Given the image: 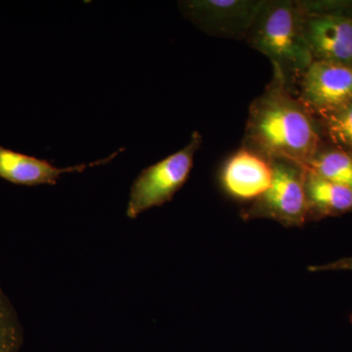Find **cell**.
Here are the masks:
<instances>
[{
	"label": "cell",
	"mask_w": 352,
	"mask_h": 352,
	"mask_svg": "<svg viewBox=\"0 0 352 352\" xmlns=\"http://www.w3.org/2000/svg\"><path fill=\"white\" fill-rule=\"evenodd\" d=\"M323 144L317 118L273 74L250 106L243 146L270 161L289 160L305 166Z\"/></svg>",
	"instance_id": "6da1fadb"
},
{
	"label": "cell",
	"mask_w": 352,
	"mask_h": 352,
	"mask_svg": "<svg viewBox=\"0 0 352 352\" xmlns=\"http://www.w3.org/2000/svg\"><path fill=\"white\" fill-rule=\"evenodd\" d=\"M270 188L242 212L243 219L274 220L286 227L305 226L308 219L305 177L302 164L289 160H272Z\"/></svg>",
	"instance_id": "5b68a950"
},
{
	"label": "cell",
	"mask_w": 352,
	"mask_h": 352,
	"mask_svg": "<svg viewBox=\"0 0 352 352\" xmlns=\"http://www.w3.org/2000/svg\"><path fill=\"white\" fill-rule=\"evenodd\" d=\"M296 96L315 117L352 102V66L314 61L296 82Z\"/></svg>",
	"instance_id": "52a82bcc"
},
{
	"label": "cell",
	"mask_w": 352,
	"mask_h": 352,
	"mask_svg": "<svg viewBox=\"0 0 352 352\" xmlns=\"http://www.w3.org/2000/svg\"><path fill=\"white\" fill-rule=\"evenodd\" d=\"M263 0H187L178 3L187 20L215 38L245 41Z\"/></svg>",
	"instance_id": "8992f818"
},
{
	"label": "cell",
	"mask_w": 352,
	"mask_h": 352,
	"mask_svg": "<svg viewBox=\"0 0 352 352\" xmlns=\"http://www.w3.org/2000/svg\"><path fill=\"white\" fill-rule=\"evenodd\" d=\"M305 192L309 221L352 212L351 188L329 182L308 170L305 177Z\"/></svg>",
	"instance_id": "30bf717a"
},
{
	"label": "cell",
	"mask_w": 352,
	"mask_h": 352,
	"mask_svg": "<svg viewBox=\"0 0 352 352\" xmlns=\"http://www.w3.org/2000/svg\"><path fill=\"white\" fill-rule=\"evenodd\" d=\"M24 332L12 303L0 288V352H20Z\"/></svg>",
	"instance_id": "4fadbf2b"
},
{
	"label": "cell",
	"mask_w": 352,
	"mask_h": 352,
	"mask_svg": "<svg viewBox=\"0 0 352 352\" xmlns=\"http://www.w3.org/2000/svg\"><path fill=\"white\" fill-rule=\"evenodd\" d=\"M203 144V136L194 131L188 144L157 163L144 168L132 182L126 217L134 219L146 210L173 200L188 180L194 157Z\"/></svg>",
	"instance_id": "277c9868"
},
{
	"label": "cell",
	"mask_w": 352,
	"mask_h": 352,
	"mask_svg": "<svg viewBox=\"0 0 352 352\" xmlns=\"http://www.w3.org/2000/svg\"><path fill=\"white\" fill-rule=\"evenodd\" d=\"M124 151V148H120L110 156L92 163L76 164L68 168H57L47 160L29 156L0 146V178L22 186H53L57 184L63 175L83 173L87 168L104 166L111 163L116 157L119 156L120 153Z\"/></svg>",
	"instance_id": "9c48e42d"
},
{
	"label": "cell",
	"mask_w": 352,
	"mask_h": 352,
	"mask_svg": "<svg viewBox=\"0 0 352 352\" xmlns=\"http://www.w3.org/2000/svg\"><path fill=\"white\" fill-rule=\"evenodd\" d=\"M310 272H325V271H352V256L338 259L320 265L308 267Z\"/></svg>",
	"instance_id": "5bb4252c"
},
{
	"label": "cell",
	"mask_w": 352,
	"mask_h": 352,
	"mask_svg": "<svg viewBox=\"0 0 352 352\" xmlns=\"http://www.w3.org/2000/svg\"><path fill=\"white\" fill-rule=\"evenodd\" d=\"M316 118L323 138L335 147L352 154V102Z\"/></svg>",
	"instance_id": "7c38bea8"
},
{
	"label": "cell",
	"mask_w": 352,
	"mask_h": 352,
	"mask_svg": "<svg viewBox=\"0 0 352 352\" xmlns=\"http://www.w3.org/2000/svg\"><path fill=\"white\" fill-rule=\"evenodd\" d=\"M312 173L352 189V154L335 147L322 145L305 166Z\"/></svg>",
	"instance_id": "8fae6325"
},
{
	"label": "cell",
	"mask_w": 352,
	"mask_h": 352,
	"mask_svg": "<svg viewBox=\"0 0 352 352\" xmlns=\"http://www.w3.org/2000/svg\"><path fill=\"white\" fill-rule=\"evenodd\" d=\"M314 61L352 66V2L298 1Z\"/></svg>",
	"instance_id": "3957f363"
},
{
	"label": "cell",
	"mask_w": 352,
	"mask_h": 352,
	"mask_svg": "<svg viewBox=\"0 0 352 352\" xmlns=\"http://www.w3.org/2000/svg\"><path fill=\"white\" fill-rule=\"evenodd\" d=\"M272 177L270 160L242 146L222 166L220 184L234 200L254 201L270 188Z\"/></svg>",
	"instance_id": "ba28073f"
},
{
	"label": "cell",
	"mask_w": 352,
	"mask_h": 352,
	"mask_svg": "<svg viewBox=\"0 0 352 352\" xmlns=\"http://www.w3.org/2000/svg\"><path fill=\"white\" fill-rule=\"evenodd\" d=\"M245 41L270 60L273 74L293 91L314 62L298 1L263 0Z\"/></svg>",
	"instance_id": "7a4b0ae2"
}]
</instances>
